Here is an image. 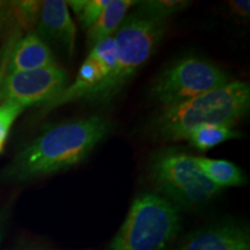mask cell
Returning <instances> with one entry per match:
<instances>
[{"label":"cell","mask_w":250,"mask_h":250,"mask_svg":"<svg viewBox=\"0 0 250 250\" xmlns=\"http://www.w3.org/2000/svg\"><path fill=\"white\" fill-rule=\"evenodd\" d=\"M109 130L110 123L96 115L49 127L1 170V180L24 182L68 169L85 160Z\"/></svg>","instance_id":"1"},{"label":"cell","mask_w":250,"mask_h":250,"mask_svg":"<svg viewBox=\"0 0 250 250\" xmlns=\"http://www.w3.org/2000/svg\"><path fill=\"white\" fill-rule=\"evenodd\" d=\"M250 107L248 83L232 80L226 85L177 104L165 107L147 125V134L160 142L187 139L203 125L233 127Z\"/></svg>","instance_id":"2"},{"label":"cell","mask_w":250,"mask_h":250,"mask_svg":"<svg viewBox=\"0 0 250 250\" xmlns=\"http://www.w3.org/2000/svg\"><path fill=\"white\" fill-rule=\"evenodd\" d=\"M167 23V21L154 20L137 11L127 15L114 36L118 45L115 67L83 100L107 104L116 99L139 68L151 58L165 35Z\"/></svg>","instance_id":"3"},{"label":"cell","mask_w":250,"mask_h":250,"mask_svg":"<svg viewBox=\"0 0 250 250\" xmlns=\"http://www.w3.org/2000/svg\"><path fill=\"white\" fill-rule=\"evenodd\" d=\"M180 228L179 208L160 195L142 193L130 206L108 250H165Z\"/></svg>","instance_id":"4"},{"label":"cell","mask_w":250,"mask_h":250,"mask_svg":"<svg viewBox=\"0 0 250 250\" xmlns=\"http://www.w3.org/2000/svg\"><path fill=\"white\" fill-rule=\"evenodd\" d=\"M148 173L156 189L176 208H191L208 204L223 190L204 174L196 156L179 149L156 152L149 161Z\"/></svg>","instance_id":"5"},{"label":"cell","mask_w":250,"mask_h":250,"mask_svg":"<svg viewBox=\"0 0 250 250\" xmlns=\"http://www.w3.org/2000/svg\"><path fill=\"white\" fill-rule=\"evenodd\" d=\"M230 81L229 74L212 62L187 56L161 72L153 83L151 96L165 108L211 92Z\"/></svg>","instance_id":"6"},{"label":"cell","mask_w":250,"mask_h":250,"mask_svg":"<svg viewBox=\"0 0 250 250\" xmlns=\"http://www.w3.org/2000/svg\"><path fill=\"white\" fill-rule=\"evenodd\" d=\"M68 74L58 64L37 70L7 73L2 83V100L27 107H43L61 94Z\"/></svg>","instance_id":"7"},{"label":"cell","mask_w":250,"mask_h":250,"mask_svg":"<svg viewBox=\"0 0 250 250\" xmlns=\"http://www.w3.org/2000/svg\"><path fill=\"white\" fill-rule=\"evenodd\" d=\"M175 250H250L248 228L223 223L196 230Z\"/></svg>","instance_id":"8"},{"label":"cell","mask_w":250,"mask_h":250,"mask_svg":"<svg viewBox=\"0 0 250 250\" xmlns=\"http://www.w3.org/2000/svg\"><path fill=\"white\" fill-rule=\"evenodd\" d=\"M39 35L43 40L58 43L66 50L67 55H73L76 48L77 28L71 17L67 2L62 0H45L37 22Z\"/></svg>","instance_id":"9"},{"label":"cell","mask_w":250,"mask_h":250,"mask_svg":"<svg viewBox=\"0 0 250 250\" xmlns=\"http://www.w3.org/2000/svg\"><path fill=\"white\" fill-rule=\"evenodd\" d=\"M57 64L51 49L35 31L17 40L9 55L7 73L37 70Z\"/></svg>","instance_id":"10"},{"label":"cell","mask_w":250,"mask_h":250,"mask_svg":"<svg viewBox=\"0 0 250 250\" xmlns=\"http://www.w3.org/2000/svg\"><path fill=\"white\" fill-rule=\"evenodd\" d=\"M42 1L19 0L0 1V37L20 36L31 31L39 22Z\"/></svg>","instance_id":"11"},{"label":"cell","mask_w":250,"mask_h":250,"mask_svg":"<svg viewBox=\"0 0 250 250\" xmlns=\"http://www.w3.org/2000/svg\"><path fill=\"white\" fill-rule=\"evenodd\" d=\"M104 79L102 72L96 66L92 61L86 58L83 62L80 70L78 71L76 79L71 85H67L65 89L59 94L57 98H55L51 102L41 107V115L48 114L54 109L61 107L62 104H66L68 102L83 100L85 96L92 90L96 85H99Z\"/></svg>","instance_id":"12"},{"label":"cell","mask_w":250,"mask_h":250,"mask_svg":"<svg viewBox=\"0 0 250 250\" xmlns=\"http://www.w3.org/2000/svg\"><path fill=\"white\" fill-rule=\"evenodd\" d=\"M137 4L138 1L133 0H110L98 20L87 30V45L93 48L96 43L111 37L127 17L130 8Z\"/></svg>","instance_id":"13"},{"label":"cell","mask_w":250,"mask_h":250,"mask_svg":"<svg viewBox=\"0 0 250 250\" xmlns=\"http://www.w3.org/2000/svg\"><path fill=\"white\" fill-rule=\"evenodd\" d=\"M196 161L206 176L220 189L227 187H240L247 183L245 173L233 162L198 156H196Z\"/></svg>","instance_id":"14"},{"label":"cell","mask_w":250,"mask_h":250,"mask_svg":"<svg viewBox=\"0 0 250 250\" xmlns=\"http://www.w3.org/2000/svg\"><path fill=\"white\" fill-rule=\"evenodd\" d=\"M242 133L224 125H203L188 134L187 139L199 151H208L227 140L240 138Z\"/></svg>","instance_id":"15"},{"label":"cell","mask_w":250,"mask_h":250,"mask_svg":"<svg viewBox=\"0 0 250 250\" xmlns=\"http://www.w3.org/2000/svg\"><path fill=\"white\" fill-rule=\"evenodd\" d=\"M118 54V45L114 36L96 43L90 48L89 55L87 59L92 61L100 68L103 77H108L115 67Z\"/></svg>","instance_id":"16"},{"label":"cell","mask_w":250,"mask_h":250,"mask_svg":"<svg viewBox=\"0 0 250 250\" xmlns=\"http://www.w3.org/2000/svg\"><path fill=\"white\" fill-rule=\"evenodd\" d=\"M189 5V1L183 0H148L138 2L137 12L154 20L167 21L168 18L183 11Z\"/></svg>","instance_id":"17"},{"label":"cell","mask_w":250,"mask_h":250,"mask_svg":"<svg viewBox=\"0 0 250 250\" xmlns=\"http://www.w3.org/2000/svg\"><path fill=\"white\" fill-rule=\"evenodd\" d=\"M66 2L68 7L73 9L83 29L88 30L101 15L103 9L107 7L110 0H71Z\"/></svg>","instance_id":"18"},{"label":"cell","mask_w":250,"mask_h":250,"mask_svg":"<svg viewBox=\"0 0 250 250\" xmlns=\"http://www.w3.org/2000/svg\"><path fill=\"white\" fill-rule=\"evenodd\" d=\"M24 109L23 105L9 100H4L0 103V143H6L12 125Z\"/></svg>","instance_id":"19"},{"label":"cell","mask_w":250,"mask_h":250,"mask_svg":"<svg viewBox=\"0 0 250 250\" xmlns=\"http://www.w3.org/2000/svg\"><path fill=\"white\" fill-rule=\"evenodd\" d=\"M20 39L19 36L11 37L8 39L7 43H6L4 51L1 54V59H0V101L2 100V83H4L5 77L7 74V65H8V59L9 55H11L12 48H13L14 43L17 42V40Z\"/></svg>","instance_id":"20"},{"label":"cell","mask_w":250,"mask_h":250,"mask_svg":"<svg viewBox=\"0 0 250 250\" xmlns=\"http://www.w3.org/2000/svg\"><path fill=\"white\" fill-rule=\"evenodd\" d=\"M250 2L247 0H236V1H232L229 2L230 9H232V13L236 17H241V18H246L249 17V7H250Z\"/></svg>","instance_id":"21"},{"label":"cell","mask_w":250,"mask_h":250,"mask_svg":"<svg viewBox=\"0 0 250 250\" xmlns=\"http://www.w3.org/2000/svg\"><path fill=\"white\" fill-rule=\"evenodd\" d=\"M6 220H7V214H6V212L4 210H1L0 211V243H1L2 237H4Z\"/></svg>","instance_id":"22"},{"label":"cell","mask_w":250,"mask_h":250,"mask_svg":"<svg viewBox=\"0 0 250 250\" xmlns=\"http://www.w3.org/2000/svg\"><path fill=\"white\" fill-rule=\"evenodd\" d=\"M4 147H5V143H0V153L4 151Z\"/></svg>","instance_id":"23"}]
</instances>
